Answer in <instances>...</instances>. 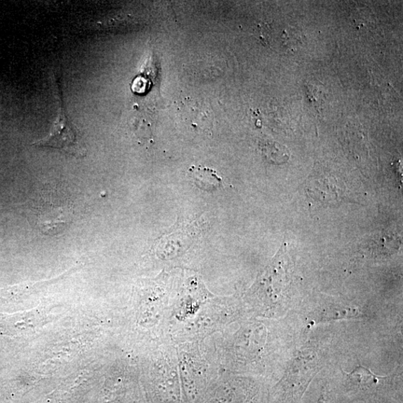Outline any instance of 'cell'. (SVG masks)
Here are the masks:
<instances>
[{
  "label": "cell",
  "instance_id": "6da1fadb",
  "mask_svg": "<svg viewBox=\"0 0 403 403\" xmlns=\"http://www.w3.org/2000/svg\"><path fill=\"white\" fill-rule=\"evenodd\" d=\"M58 84V95L59 101V115L55 121L50 133L45 138L40 139L33 145L38 147H50L59 149L66 154L80 159L87 154L86 149L79 142L76 130L69 119L63 100V94L59 80Z\"/></svg>",
  "mask_w": 403,
  "mask_h": 403
},
{
  "label": "cell",
  "instance_id": "7a4b0ae2",
  "mask_svg": "<svg viewBox=\"0 0 403 403\" xmlns=\"http://www.w3.org/2000/svg\"><path fill=\"white\" fill-rule=\"evenodd\" d=\"M188 174L194 185L206 192H214L225 183L223 178L216 171L205 166H193Z\"/></svg>",
  "mask_w": 403,
  "mask_h": 403
},
{
  "label": "cell",
  "instance_id": "3957f363",
  "mask_svg": "<svg viewBox=\"0 0 403 403\" xmlns=\"http://www.w3.org/2000/svg\"><path fill=\"white\" fill-rule=\"evenodd\" d=\"M346 377L358 387H370L378 382V378L368 368L359 365L351 373H346Z\"/></svg>",
  "mask_w": 403,
  "mask_h": 403
},
{
  "label": "cell",
  "instance_id": "277c9868",
  "mask_svg": "<svg viewBox=\"0 0 403 403\" xmlns=\"http://www.w3.org/2000/svg\"><path fill=\"white\" fill-rule=\"evenodd\" d=\"M359 312L353 310L332 309L324 311L317 315L318 322H328L331 319H338L358 317Z\"/></svg>",
  "mask_w": 403,
  "mask_h": 403
},
{
  "label": "cell",
  "instance_id": "5b68a950",
  "mask_svg": "<svg viewBox=\"0 0 403 403\" xmlns=\"http://www.w3.org/2000/svg\"><path fill=\"white\" fill-rule=\"evenodd\" d=\"M18 291L17 287L0 290V303L10 300L16 295Z\"/></svg>",
  "mask_w": 403,
  "mask_h": 403
},
{
  "label": "cell",
  "instance_id": "8992f818",
  "mask_svg": "<svg viewBox=\"0 0 403 403\" xmlns=\"http://www.w3.org/2000/svg\"><path fill=\"white\" fill-rule=\"evenodd\" d=\"M317 403H326L324 397L323 395L321 397V398L319 399Z\"/></svg>",
  "mask_w": 403,
  "mask_h": 403
}]
</instances>
